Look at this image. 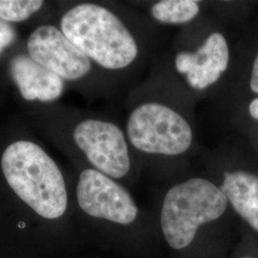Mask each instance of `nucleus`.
Masks as SVG:
<instances>
[{
    "instance_id": "1",
    "label": "nucleus",
    "mask_w": 258,
    "mask_h": 258,
    "mask_svg": "<svg viewBox=\"0 0 258 258\" xmlns=\"http://www.w3.org/2000/svg\"><path fill=\"white\" fill-rule=\"evenodd\" d=\"M56 22L65 37L119 86L134 81L156 49V24L126 5L64 2Z\"/></svg>"
},
{
    "instance_id": "2",
    "label": "nucleus",
    "mask_w": 258,
    "mask_h": 258,
    "mask_svg": "<svg viewBox=\"0 0 258 258\" xmlns=\"http://www.w3.org/2000/svg\"><path fill=\"white\" fill-rule=\"evenodd\" d=\"M195 100L166 58L158 61L126 100L123 129L133 156L180 159L195 150Z\"/></svg>"
},
{
    "instance_id": "3",
    "label": "nucleus",
    "mask_w": 258,
    "mask_h": 258,
    "mask_svg": "<svg viewBox=\"0 0 258 258\" xmlns=\"http://www.w3.org/2000/svg\"><path fill=\"white\" fill-rule=\"evenodd\" d=\"M25 116L33 128L68 156L83 160L87 167L114 180L130 173L133 153L117 120L58 102L26 104Z\"/></svg>"
},
{
    "instance_id": "4",
    "label": "nucleus",
    "mask_w": 258,
    "mask_h": 258,
    "mask_svg": "<svg viewBox=\"0 0 258 258\" xmlns=\"http://www.w3.org/2000/svg\"><path fill=\"white\" fill-rule=\"evenodd\" d=\"M0 171L12 191L37 215L56 219L67 211L60 167L30 134L11 129L0 137Z\"/></svg>"
},
{
    "instance_id": "5",
    "label": "nucleus",
    "mask_w": 258,
    "mask_h": 258,
    "mask_svg": "<svg viewBox=\"0 0 258 258\" xmlns=\"http://www.w3.org/2000/svg\"><path fill=\"white\" fill-rule=\"evenodd\" d=\"M167 63L196 99L215 92L231 64V48L216 19L201 17L181 30Z\"/></svg>"
},
{
    "instance_id": "6",
    "label": "nucleus",
    "mask_w": 258,
    "mask_h": 258,
    "mask_svg": "<svg viewBox=\"0 0 258 258\" xmlns=\"http://www.w3.org/2000/svg\"><path fill=\"white\" fill-rule=\"evenodd\" d=\"M28 55L84 97H110L120 86L65 37L56 24L40 23L23 44Z\"/></svg>"
},
{
    "instance_id": "7",
    "label": "nucleus",
    "mask_w": 258,
    "mask_h": 258,
    "mask_svg": "<svg viewBox=\"0 0 258 258\" xmlns=\"http://www.w3.org/2000/svg\"><path fill=\"white\" fill-rule=\"evenodd\" d=\"M229 202L212 181L194 177L172 185L161 210V227L167 244L175 249L186 248L204 224L220 218Z\"/></svg>"
},
{
    "instance_id": "8",
    "label": "nucleus",
    "mask_w": 258,
    "mask_h": 258,
    "mask_svg": "<svg viewBox=\"0 0 258 258\" xmlns=\"http://www.w3.org/2000/svg\"><path fill=\"white\" fill-rule=\"evenodd\" d=\"M76 196L81 210L94 218L129 225L138 216V207L128 191L116 180L93 168L81 171Z\"/></svg>"
},
{
    "instance_id": "9",
    "label": "nucleus",
    "mask_w": 258,
    "mask_h": 258,
    "mask_svg": "<svg viewBox=\"0 0 258 258\" xmlns=\"http://www.w3.org/2000/svg\"><path fill=\"white\" fill-rule=\"evenodd\" d=\"M2 59L7 78L23 103H56L68 88L60 77L34 60L21 44Z\"/></svg>"
},
{
    "instance_id": "10",
    "label": "nucleus",
    "mask_w": 258,
    "mask_h": 258,
    "mask_svg": "<svg viewBox=\"0 0 258 258\" xmlns=\"http://www.w3.org/2000/svg\"><path fill=\"white\" fill-rule=\"evenodd\" d=\"M219 188L234 211L258 231V176L246 170H226Z\"/></svg>"
},
{
    "instance_id": "11",
    "label": "nucleus",
    "mask_w": 258,
    "mask_h": 258,
    "mask_svg": "<svg viewBox=\"0 0 258 258\" xmlns=\"http://www.w3.org/2000/svg\"><path fill=\"white\" fill-rule=\"evenodd\" d=\"M206 4L198 0H159L148 3V18L156 25L185 27L200 19Z\"/></svg>"
},
{
    "instance_id": "12",
    "label": "nucleus",
    "mask_w": 258,
    "mask_h": 258,
    "mask_svg": "<svg viewBox=\"0 0 258 258\" xmlns=\"http://www.w3.org/2000/svg\"><path fill=\"white\" fill-rule=\"evenodd\" d=\"M47 4L43 0H0V19L16 26L35 19Z\"/></svg>"
},
{
    "instance_id": "13",
    "label": "nucleus",
    "mask_w": 258,
    "mask_h": 258,
    "mask_svg": "<svg viewBox=\"0 0 258 258\" xmlns=\"http://www.w3.org/2000/svg\"><path fill=\"white\" fill-rule=\"evenodd\" d=\"M20 37L17 26L0 19V58L5 57L20 45Z\"/></svg>"
},
{
    "instance_id": "14",
    "label": "nucleus",
    "mask_w": 258,
    "mask_h": 258,
    "mask_svg": "<svg viewBox=\"0 0 258 258\" xmlns=\"http://www.w3.org/2000/svg\"><path fill=\"white\" fill-rule=\"evenodd\" d=\"M249 88L251 92L258 95V51L253 58L249 78Z\"/></svg>"
},
{
    "instance_id": "15",
    "label": "nucleus",
    "mask_w": 258,
    "mask_h": 258,
    "mask_svg": "<svg viewBox=\"0 0 258 258\" xmlns=\"http://www.w3.org/2000/svg\"><path fill=\"white\" fill-rule=\"evenodd\" d=\"M249 116L254 120H258V97L254 98L251 102H249Z\"/></svg>"
},
{
    "instance_id": "16",
    "label": "nucleus",
    "mask_w": 258,
    "mask_h": 258,
    "mask_svg": "<svg viewBox=\"0 0 258 258\" xmlns=\"http://www.w3.org/2000/svg\"><path fill=\"white\" fill-rule=\"evenodd\" d=\"M242 258H251V257H242Z\"/></svg>"
}]
</instances>
